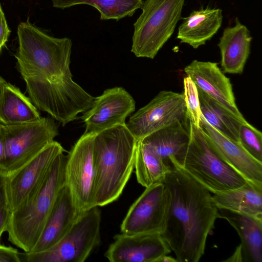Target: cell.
Listing matches in <instances>:
<instances>
[{"label": "cell", "mask_w": 262, "mask_h": 262, "mask_svg": "<svg viewBox=\"0 0 262 262\" xmlns=\"http://www.w3.org/2000/svg\"><path fill=\"white\" fill-rule=\"evenodd\" d=\"M166 211L165 189L162 182L146 188L129 209L121 225L123 233L161 234Z\"/></svg>", "instance_id": "12"}, {"label": "cell", "mask_w": 262, "mask_h": 262, "mask_svg": "<svg viewBox=\"0 0 262 262\" xmlns=\"http://www.w3.org/2000/svg\"><path fill=\"white\" fill-rule=\"evenodd\" d=\"M10 214V210L7 203L0 206V240L3 233L6 231Z\"/></svg>", "instance_id": "31"}, {"label": "cell", "mask_w": 262, "mask_h": 262, "mask_svg": "<svg viewBox=\"0 0 262 262\" xmlns=\"http://www.w3.org/2000/svg\"><path fill=\"white\" fill-rule=\"evenodd\" d=\"M200 127L212 149L219 158L247 181L262 187V162L250 155L241 145L212 126L201 117Z\"/></svg>", "instance_id": "15"}, {"label": "cell", "mask_w": 262, "mask_h": 262, "mask_svg": "<svg viewBox=\"0 0 262 262\" xmlns=\"http://www.w3.org/2000/svg\"><path fill=\"white\" fill-rule=\"evenodd\" d=\"M239 143L253 158L262 162V134L248 122L240 127Z\"/></svg>", "instance_id": "28"}, {"label": "cell", "mask_w": 262, "mask_h": 262, "mask_svg": "<svg viewBox=\"0 0 262 262\" xmlns=\"http://www.w3.org/2000/svg\"><path fill=\"white\" fill-rule=\"evenodd\" d=\"M219 217L225 219L237 232L243 262H262V220L229 210L217 208Z\"/></svg>", "instance_id": "19"}, {"label": "cell", "mask_w": 262, "mask_h": 262, "mask_svg": "<svg viewBox=\"0 0 262 262\" xmlns=\"http://www.w3.org/2000/svg\"><path fill=\"white\" fill-rule=\"evenodd\" d=\"M148 145L167 165L174 161L180 164L189 135L185 122H178L158 130L140 140Z\"/></svg>", "instance_id": "21"}, {"label": "cell", "mask_w": 262, "mask_h": 262, "mask_svg": "<svg viewBox=\"0 0 262 262\" xmlns=\"http://www.w3.org/2000/svg\"><path fill=\"white\" fill-rule=\"evenodd\" d=\"M198 91L201 111L205 120L224 136L239 143L240 127L247 122L246 120L238 117L201 90L198 89Z\"/></svg>", "instance_id": "24"}, {"label": "cell", "mask_w": 262, "mask_h": 262, "mask_svg": "<svg viewBox=\"0 0 262 262\" xmlns=\"http://www.w3.org/2000/svg\"><path fill=\"white\" fill-rule=\"evenodd\" d=\"M66 161L63 152L58 155L30 197L10 211L6 230L8 240L24 252H30L37 243L57 197L66 185Z\"/></svg>", "instance_id": "4"}, {"label": "cell", "mask_w": 262, "mask_h": 262, "mask_svg": "<svg viewBox=\"0 0 262 262\" xmlns=\"http://www.w3.org/2000/svg\"><path fill=\"white\" fill-rule=\"evenodd\" d=\"M64 151L61 144L54 141L18 170L6 175L7 204L10 211L26 201L43 179L56 157Z\"/></svg>", "instance_id": "11"}, {"label": "cell", "mask_w": 262, "mask_h": 262, "mask_svg": "<svg viewBox=\"0 0 262 262\" xmlns=\"http://www.w3.org/2000/svg\"><path fill=\"white\" fill-rule=\"evenodd\" d=\"M183 96L186 106L185 118L200 128L202 113L200 109L198 89L189 77L183 79Z\"/></svg>", "instance_id": "27"}, {"label": "cell", "mask_w": 262, "mask_h": 262, "mask_svg": "<svg viewBox=\"0 0 262 262\" xmlns=\"http://www.w3.org/2000/svg\"><path fill=\"white\" fill-rule=\"evenodd\" d=\"M0 262H20L17 249L0 245Z\"/></svg>", "instance_id": "29"}, {"label": "cell", "mask_w": 262, "mask_h": 262, "mask_svg": "<svg viewBox=\"0 0 262 262\" xmlns=\"http://www.w3.org/2000/svg\"><path fill=\"white\" fill-rule=\"evenodd\" d=\"M17 69L30 95L43 85L72 75L70 69L72 41L43 32L28 20L17 27Z\"/></svg>", "instance_id": "2"}, {"label": "cell", "mask_w": 262, "mask_h": 262, "mask_svg": "<svg viewBox=\"0 0 262 262\" xmlns=\"http://www.w3.org/2000/svg\"><path fill=\"white\" fill-rule=\"evenodd\" d=\"M212 199L217 208L262 220V187L249 182L238 188L214 193Z\"/></svg>", "instance_id": "22"}, {"label": "cell", "mask_w": 262, "mask_h": 262, "mask_svg": "<svg viewBox=\"0 0 262 262\" xmlns=\"http://www.w3.org/2000/svg\"><path fill=\"white\" fill-rule=\"evenodd\" d=\"M41 118L30 98L6 82L0 99V122L9 125L35 122Z\"/></svg>", "instance_id": "23"}, {"label": "cell", "mask_w": 262, "mask_h": 262, "mask_svg": "<svg viewBox=\"0 0 262 262\" xmlns=\"http://www.w3.org/2000/svg\"><path fill=\"white\" fill-rule=\"evenodd\" d=\"M157 262H178L177 259L170 256L164 255L161 257L157 261Z\"/></svg>", "instance_id": "34"}, {"label": "cell", "mask_w": 262, "mask_h": 262, "mask_svg": "<svg viewBox=\"0 0 262 262\" xmlns=\"http://www.w3.org/2000/svg\"><path fill=\"white\" fill-rule=\"evenodd\" d=\"M184 72L198 89L238 117H244L236 106L230 80L217 63L194 60L185 67Z\"/></svg>", "instance_id": "16"}, {"label": "cell", "mask_w": 262, "mask_h": 262, "mask_svg": "<svg viewBox=\"0 0 262 262\" xmlns=\"http://www.w3.org/2000/svg\"><path fill=\"white\" fill-rule=\"evenodd\" d=\"M82 214L75 206L70 190L65 185L57 197L39 239L29 252L43 251L56 245Z\"/></svg>", "instance_id": "17"}, {"label": "cell", "mask_w": 262, "mask_h": 262, "mask_svg": "<svg viewBox=\"0 0 262 262\" xmlns=\"http://www.w3.org/2000/svg\"><path fill=\"white\" fill-rule=\"evenodd\" d=\"M185 0H146L134 24L131 52L154 59L170 38L181 18Z\"/></svg>", "instance_id": "6"}, {"label": "cell", "mask_w": 262, "mask_h": 262, "mask_svg": "<svg viewBox=\"0 0 262 262\" xmlns=\"http://www.w3.org/2000/svg\"><path fill=\"white\" fill-rule=\"evenodd\" d=\"M101 211H85L68 233L52 248L39 252L19 253L20 262H83L100 243Z\"/></svg>", "instance_id": "7"}, {"label": "cell", "mask_w": 262, "mask_h": 262, "mask_svg": "<svg viewBox=\"0 0 262 262\" xmlns=\"http://www.w3.org/2000/svg\"><path fill=\"white\" fill-rule=\"evenodd\" d=\"M7 203L6 174L0 170V206Z\"/></svg>", "instance_id": "32"}, {"label": "cell", "mask_w": 262, "mask_h": 262, "mask_svg": "<svg viewBox=\"0 0 262 262\" xmlns=\"http://www.w3.org/2000/svg\"><path fill=\"white\" fill-rule=\"evenodd\" d=\"M183 19L177 38L181 43H187L197 49L205 45L220 28L223 20L222 11L220 8H201L193 11Z\"/></svg>", "instance_id": "20"}, {"label": "cell", "mask_w": 262, "mask_h": 262, "mask_svg": "<svg viewBox=\"0 0 262 262\" xmlns=\"http://www.w3.org/2000/svg\"><path fill=\"white\" fill-rule=\"evenodd\" d=\"M5 133V125L0 122V163L4 153Z\"/></svg>", "instance_id": "33"}, {"label": "cell", "mask_w": 262, "mask_h": 262, "mask_svg": "<svg viewBox=\"0 0 262 262\" xmlns=\"http://www.w3.org/2000/svg\"><path fill=\"white\" fill-rule=\"evenodd\" d=\"M95 134L84 133L67 156L66 186L77 210L83 213L96 205V170L93 156Z\"/></svg>", "instance_id": "9"}, {"label": "cell", "mask_w": 262, "mask_h": 262, "mask_svg": "<svg viewBox=\"0 0 262 262\" xmlns=\"http://www.w3.org/2000/svg\"><path fill=\"white\" fill-rule=\"evenodd\" d=\"M10 33L0 4V52L7 41Z\"/></svg>", "instance_id": "30"}, {"label": "cell", "mask_w": 262, "mask_h": 262, "mask_svg": "<svg viewBox=\"0 0 262 262\" xmlns=\"http://www.w3.org/2000/svg\"><path fill=\"white\" fill-rule=\"evenodd\" d=\"M6 81L2 77L0 76V99L4 85Z\"/></svg>", "instance_id": "35"}, {"label": "cell", "mask_w": 262, "mask_h": 262, "mask_svg": "<svg viewBox=\"0 0 262 262\" xmlns=\"http://www.w3.org/2000/svg\"><path fill=\"white\" fill-rule=\"evenodd\" d=\"M137 142L126 124L95 134L97 206L110 204L121 194L134 167Z\"/></svg>", "instance_id": "3"}, {"label": "cell", "mask_w": 262, "mask_h": 262, "mask_svg": "<svg viewBox=\"0 0 262 262\" xmlns=\"http://www.w3.org/2000/svg\"><path fill=\"white\" fill-rule=\"evenodd\" d=\"M135 110V101L122 87L105 90L95 97L91 107L83 113L84 133L97 134L118 125L125 124L127 117Z\"/></svg>", "instance_id": "13"}, {"label": "cell", "mask_w": 262, "mask_h": 262, "mask_svg": "<svg viewBox=\"0 0 262 262\" xmlns=\"http://www.w3.org/2000/svg\"><path fill=\"white\" fill-rule=\"evenodd\" d=\"M233 27L224 30L218 47L221 55V66L224 73L242 74L250 53L252 37L247 27L235 19Z\"/></svg>", "instance_id": "18"}, {"label": "cell", "mask_w": 262, "mask_h": 262, "mask_svg": "<svg viewBox=\"0 0 262 262\" xmlns=\"http://www.w3.org/2000/svg\"><path fill=\"white\" fill-rule=\"evenodd\" d=\"M161 181L166 211L162 236L178 262H198L219 218L211 192L175 161Z\"/></svg>", "instance_id": "1"}, {"label": "cell", "mask_w": 262, "mask_h": 262, "mask_svg": "<svg viewBox=\"0 0 262 262\" xmlns=\"http://www.w3.org/2000/svg\"><path fill=\"white\" fill-rule=\"evenodd\" d=\"M189 141L182 159L181 167L210 192L235 189L247 181L224 162L211 148L201 128L187 120Z\"/></svg>", "instance_id": "5"}, {"label": "cell", "mask_w": 262, "mask_h": 262, "mask_svg": "<svg viewBox=\"0 0 262 262\" xmlns=\"http://www.w3.org/2000/svg\"><path fill=\"white\" fill-rule=\"evenodd\" d=\"M5 132L0 170L6 175L26 164L58 135L55 122L49 117H41L32 122L5 125Z\"/></svg>", "instance_id": "8"}, {"label": "cell", "mask_w": 262, "mask_h": 262, "mask_svg": "<svg viewBox=\"0 0 262 262\" xmlns=\"http://www.w3.org/2000/svg\"><path fill=\"white\" fill-rule=\"evenodd\" d=\"M54 7L65 9L77 5H88L96 8L101 20L115 19L132 16L140 8L143 0H52Z\"/></svg>", "instance_id": "26"}, {"label": "cell", "mask_w": 262, "mask_h": 262, "mask_svg": "<svg viewBox=\"0 0 262 262\" xmlns=\"http://www.w3.org/2000/svg\"><path fill=\"white\" fill-rule=\"evenodd\" d=\"M134 167L138 183L145 188L161 182L171 168L148 145L141 141L137 142Z\"/></svg>", "instance_id": "25"}, {"label": "cell", "mask_w": 262, "mask_h": 262, "mask_svg": "<svg viewBox=\"0 0 262 262\" xmlns=\"http://www.w3.org/2000/svg\"><path fill=\"white\" fill-rule=\"evenodd\" d=\"M185 115L183 94L162 91L132 115L126 125L138 141L162 128L185 121Z\"/></svg>", "instance_id": "10"}, {"label": "cell", "mask_w": 262, "mask_h": 262, "mask_svg": "<svg viewBox=\"0 0 262 262\" xmlns=\"http://www.w3.org/2000/svg\"><path fill=\"white\" fill-rule=\"evenodd\" d=\"M105 253L112 262H157L171 249L161 234H130L121 233Z\"/></svg>", "instance_id": "14"}]
</instances>
